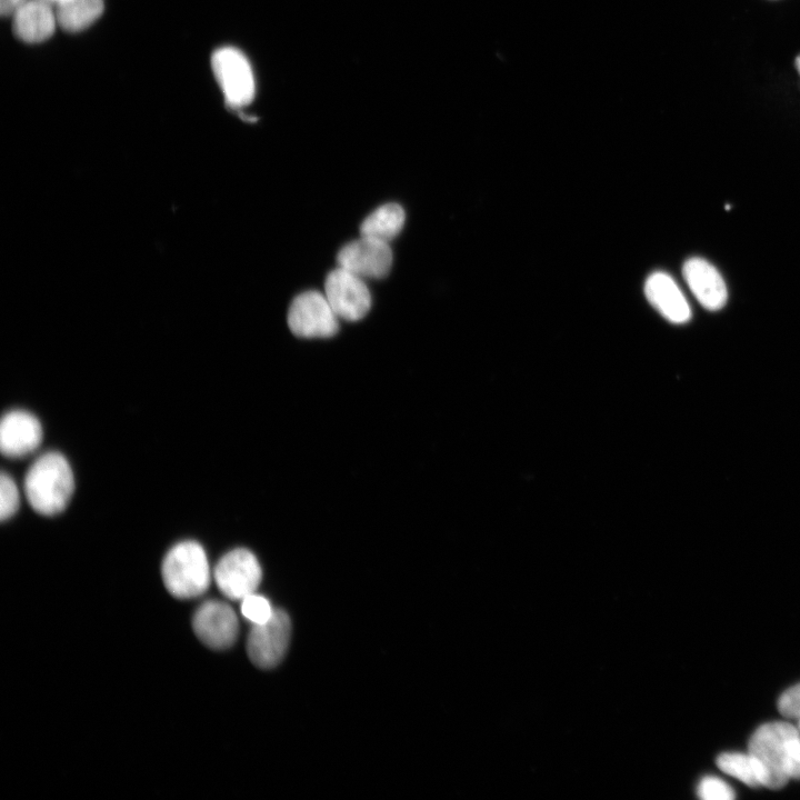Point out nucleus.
<instances>
[{
	"label": "nucleus",
	"mask_w": 800,
	"mask_h": 800,
	"mask_svg": "<svg viewBox=\"0 0 800 800\" xmlns=\"http://www.w3.org/2000/svg\"><path fill=\"white\" fill-rule=\"evenodd\" d=\"M23 491L39 514L50 517L62 512L74 491V476L67 458L57 451L40 454L26 472Z\"/></svg>",
	"instance_id": "obj_1"
},
{
	"label": "nucleus",
	"mask_w": 800,
	"mask_h": 800,
	"mask_svg": "<svg viewBox=\"0 0 800 800\" xmlns=\"http://www.w3.org/2000/svg\"><path fill=\"white\" fill-rule=\"evenodd\" d=\"M161 576L174 598L192 599L204 593L210 584L211 570L203 547L193 540L172 546L162 560Z\"/></svg>",
	"instance_id": "obj_2"
},
{
	"label": "nucleus",
	"mask_w": 800,
	"mask_h": 800,
	"mask_svg": "<svg viewBox=\"0 0 800 800\" xmlns=\"http://www.w3.org/2000/svg\"><path fill=\"white\" fill-rule=\"evenodd\" d=\"M800 737V731L789 722H769L759 727L748 743V753L759 764L762 786L782 788L789 780L784 760L789 744Z\"/></svg>",
	"instance_id": "obj_3"
},
{
	"label": "nucleus",
	"mask_w": 800,
	"mask_h": 800,
	"mask_svg": "<svg viewBox=\"0 0 800 800\" xmlns=\"http://www.w3.org/2000/svg\"><path fill=\"white\" fill-rule=\"evenodd\" d=\"M211 67L229 107L239 109L252 101L256 91L254 78L251 66L241 51L232 47L216 50L211 57Z\"/></svg>",
	"instance_id": "obj_4"
},
{
	"label": "nucleus",
	"mask_w": 800,
	"mask_h": 800,
	"mask_svg": "<svg viewBox=\"0 0 800 800\" xmlns=\"http://www.w3.org/2000/svg\"><path fill=\"white\" fill-rule=\"evenodd\" d=\"M288 326L293 334L301 338H330L339 330V317L324 293L310 290L292 300Z\"/></svg>",
	"instance_id": "obj_5"
},
{
	"label": "nucleus",
	"mask_w": 800,
	"mask_h": 800,
	"mask_svg": "<svg viewBox=\"0 0 800 800\" xmlns=\"http://www.w3.org/2000/svg\"><path fill=\"white\" fill-rule=\"evenodd\" d=\"M290 636L289 616L283 610H274L268 621L252 624L247 639L249 659L261 669H271L278 666L287 652Z\"/></svg>",
	"instance_id": "obj_6"
},
{
	"label": "nucleus",
	"mask_w": 800,
	"mask_h": 800,
	"mask_svg": "<svg viewBox=\"0 0 800 800\" xmlns=\"http://www.w3.org/2000/svg\"><path fill=\"white\" fill-rule=\"evenodd\" d=\"M213 578L222 594L232 600H241L257 591L262 571L258 559L250 550L237 548L218 561Z\"/></svg>",
	"instance_id": "obj_7"
},
{
	"label": "nucleus",
	"mask_w": 800,
	"mask_h": 800,
	"mask_svg": "<svg viewBox=\"0 0 800 800\" xmlns=\"http://www.w3.org/2000/svg\"><path fill=\"white\" fill-rule=\"evenodd\" d=\"M324 294L339 319L358 321L371 308V294L364 279L341 267L328 273Z\"/></svg>",
	"instance_id": "obj_8"
},
{
	"label": "nucleus",
	"mask_w": 800,
	"mask_h": 800,
	"mask_svg": "<svg viewBox=\"0 0 800 800\" xmlns=\"http://www.w3.org/2000/svg\"><path fill=\"white\" fill-rule=\"evenodd\" d=\"M338 266L362 279H382L392 266L389 242L360 236L341 248Z\"/></svg>",
	"instance_id": "obj_9"
},
{
	"label": "nucleus",
	"mask_w": 800,
	"mask_h": 800,
	"mask_svg": "<svg viewBox=\"0 0 800 800\" xmlns=\"http://www.w3.org/2000/svg\"><path fill=\"white\" fill-rule=\"evenodd\" d=\"M192 629L208 648L223 650L237 640L239 622L233 609L219 600L204 601L194 612Z\"/></svg>",
	"instance_id": "obj_10"
},
{
	"label": "nucleus",
	"mask_w": 800,
	"mask_h": 800,
	"mask_svg": "<svg viewBox=\"0 0 800 800\" xmlns=\"http://www.w3.org/2000/svg\"><path fill=\"white\" fill-rule=\"evenodd\" d=\"M42 438V426L33 413L13 409L3 414L0 423L3 456L12 459L27 457L40 447Z\"/></svg>",
	"instance_id": "obj_11"
},
{
	"label": "nucleus",
	"mask_w": 800,
	"mask_h": 800,
	"mask_svg": "<svg viewBox=\"0 0 800 800\" xmlns=\"http://www.w3.org/2000/svg\"><path fill=\"white\" fill-rule=\"evenodd\" d=\"M684 279L701 306L714 311L727 302L726 283L718 270L701 258H691L683 266Z\"/></svg>",
	"instance_id": "obj_12"
},
{
	"label": "nucleus",
	"mask_w": 800,
	"mask_h": 800,
	"mask_svg": "<svg viewBox=\"0 0 800 800\" xmlns=\"http://www.w3.org/2000/svg\"><path fill=\"white\" fill-rule=\"evenodd\" d=\"M644 294L668 321L680 324L691 318L687 299L669 274L664 272L650 274L644 283Z\"/></svg>",
	"instance_id": "obj_13"
},
{
	"label": "nucleus",
	"mask_w": 800,
	"mask_h": 800,
	"mask_svg": "<svg viewBox=\"0 0 800 800\" xmlns=\"http://www.w3.org/2000/svg\"><path fill=\"white\" fill-rule=\"evenodd\" d=\"M11 17L14 36L27 43L47 40L58 24L56 11L46 0H28Z\"/></svg>",
	"instance_id": "obj_14"
},
{
	"label": "nucleus",
	"mask_w": 800,
	"mask_h": 800,
	"mask_svg": "<svg viewBox=\"0 0 800 800\" xmlns=\"http://www.w3.org/2000/svg\"><path fill=\"white\" fill-rule=\"evenodd\" d=\"M406 221L403 208L386 203L372 211L360 226V236L390 242L402 230Z\"/></svg>",
	"instance_id": "obj_15"
},
{
	"label": "nucleus",
	"mask_w": 800,
	"mask_h": 800,
	"mask_svg": "<svg viewBox=\"0 0 800 800\" xmlns=\"http://www.w3.org/2000/svg\"><path fill=\"white\" fill-rule=\"evenodd\" d=\"M103 9V0H66L57 4L56 16L62 29L78 32L97 21Z\"/></svg>",
	"instance_id": "obj_16"
},
{
	"label": "nucleus",
	"mask_w": 800,
	"mask_h": 800,
	"mask_svg": "<svg viewBox=\"0 0 800 800\" xmlns=\"http://www.w3.org/2000/svg\"><path fill=\"white\" fill-rule=\"evenodd\" d=\"M718 768L749 787L762 786V776L759 764L751 754L740 752H726L717 758Z\"/></svg>",
	"instance_id": "obj_17"
},
{
	"label": "nucleus",
	"mask_w": 800,
	"mask_h": 800,
	"mask_svg": "<svg viewBox=\"0 0 800 800\" xmlns=\"http://www.w3.org/2000/svg\"><path fill=\"white\" fill-rule=\"evenodd\" d=\"M20 492L14 479L2 471L0 477V518L8 520L19 509Z\"/></svg>",
	"instance_id": "obj_18"
},
{
	"label": "nucleus",
	"mask_w": 800,
	"mask_h": 800,
	"mask_svg": "<svg viewBox=\"0 0 800 800\" xmlns=\"http://www.w3.org/2000/svg\"><path fill=\"white\" fill-rule=\"evenodd\" d=\"M274 610L269 600L256 592L241 599V613L252 624H260L268 621Z\"/></svg>",
	"instance_id": "obj_19"
},
{
	"label": "nucleus",
	"mask_w": 800,
	"mask_h": 800,
	"mask_svg": "<svg viewBox=\"0 0 800 800\" xmlns=\"http://www.w3.org/2000/svg\"><path fill=\"white\" fill-rule=\"evenodd\" d=\"M697 792L703 800H731L736 797L731 787L716 777H704Z\"/></svg>",
	"instance_id": "obj_20"
},
{
	"label": "nucleus",
	"mask_w": 800,
	"mask_h": 800,
	"mask_svg": "<svg viewBox=\"0 0 800 800\" xmlns=\"http://www.w3.org/2000/svg\"><path fill=\"white\" fill-rule=\"evenodd\" d=\"M778 709L786 718L800 719V683L789 688L781 694Z\"/></svg>",
	"instance_id": "obj_21"
},
{
	"label": "nucleus",
	"mask_w": 800,
	"mask_h": 800,
	"mask_svg": "<svg viewBox=\"0 0 800 800\" xmlns=\"http://www.w3.org/2000/svg\"><path fill=\"white\" fill-rule=\"evenodd\" d=\"M784 770L789 779H800V737L794 739L788 747Z\"/></svg>",
	"instance_id": "obj_22"
},
{
	"label": "nucleus",
	"mask_w": 800,
	"mask_h": 800,
	"mask_svg": "<svg viewBox=\"0 0 800 800\" xmlns=\"http://www.w3.org/2000/svg\"><path fill=\"white\" fill-rule=\"evenodd\" d=\"M28 0H0L1 16H12Z\"/></svg>",
	"instance_id": "obj_23"
},
{
	"label": "nucleus",
	"mask_w": 800,
	"mask_h": 800,
	"mask_svg": "<svg viewBox=\"0 0 800 800\" xmlns=\"http://www.w3.org/2000/svg\"><path fill=\"white\" fill-rule=\"evenodd\" d=\"M46 1L50 2L51 4L54 3V4L57 6V4H59V3H61V2H63V1H66V0H46Z\"/></svg>",
	"instance_id": "obj_24"
},
{
	"label": "nucleus",
	"mask_w": 800,
	"mask_h": 800,
	"mask_svg": "<svg viewBox=\"0 0 800 800\" xmlns=\"http://www.w3.org/2000/svg\"><path fill=\"white\" fill-rule=\"evenodd\" d=\"M796 66H797L798 71H799V73H800V57H798V58L796 59Z\"/></svg>",
	"instance_id": "obj_25"
},
{
	"label": "nucleus",
	"mask_w": 800,
	"mask_h": 800,
	"mask_svg": "<svg viewBox=\"0 0 800 800\" xmlns=\"http://www.w3.org/2000/svg\"><path fill=\"white\" fill-rule=\"evenodd\" d=\"M798 729H799V731H800V719H799V724H798Z\"/></svg>",
	"instance_id": "obj_26"
}]
</instances>
